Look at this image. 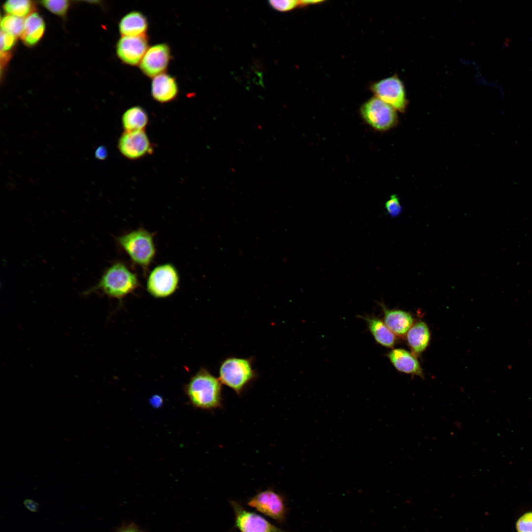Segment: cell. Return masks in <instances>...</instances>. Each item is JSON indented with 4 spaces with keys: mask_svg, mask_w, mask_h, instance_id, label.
Listing matches in <instances>:
<instances>
[{
    "mask_svg": "<svg viewBox=\"0 0 532 532\" xmlns=\"http://www.w3.org/2000/svg\"><path fill=\"white\" fill-rule=\"evenodd\" d=\"M430 332L428 326L420 321L413 325L406 333L407 343L416 354L422 353L428 347L430 340Z\"/></svg>",
    "mask_w": 532,
    "mask_h": 532,
    "instance_id": "18",
    "label": "cell"
},
{
    "mask_svg": "<svg viewBox=\"0 0 532 532\" xmlns=\"http://www.w3.org/2000/svg\"><path fill=\"white\" fill-rule=\"evenodd\" d=\"M516 528L518 532H532V512L521 516L517 522Z\"/></svg>",
    "mask_w": 532,
    "mask_h": 532,
    "instance_id": "26",
    "label": "cell"
},
{
    "mask_svg": "<svg viewBox=\"0 0 532 532\" xmlns=\"http://www.w3.org/2000/svg\"><path fill=\"white\" fill-rule=\"evenodd\" d=\"M383 312V321L396 335L404 336L413 325V318L408 312L399 309H388L383 303H379Z\"/></svg>",
    "mask_w": 532,
    "mask_h": 532,
    "instance_id": "14",
    "label": "cell"
},
{
    "mask_svg": "<svg viewBox=\"0 0 532 532\" xmlns=\"http://www.w3.org/2000/svg\"><path fill=\"white\" fill-rule=\"evenodd\" d=\"M139 286L136 274L122 262H116L108 267L98 283L84 292L88 295L100 292L111 298L121 299Z\"/></svg>",
    "mask_w": 532,
    "mask_h": 532,
    "instance_id": "1",
    "label": "cell"
},
{
    "mask_svg": "<svg viewBox=\"0 0 532 532\" xmlns=\"http://www.w3.org/2000/svg\"><path fill=\"white\" fill-rule=\"evenodd\" d=\"M148 48L146 35L121 36L116 44V54L121 62L127 65H139Z\"/></svg>",
    "mask_w": 532,
    "mask_h": 532,
    "instance_id": "12",
    "label": "cell"
},
{
    "mask_svg": "<svg viewBox=\"0 0 532 532\" xmlns=\"http://www.w3.org/2000/svg\"><path fill=\"white\" fill-rule=\"evenodd\" d=\"M118 148L130 160L141 158L153 152L152 145L144 130L125 131L119 137Z\"/></svg>",
    "mask_w": 532,
    "mask_h": 532,
    "instance_id": "10",
    "label": "cell"
},
{
    "mask_svg": "<svg viewBox=\"0 0 532 532\" xmlns=\"http://www.w3.org/2000/svg\"><path fill=\"white\" fill-rule=\"evenodd\" d=\"M16 36L10 33L1 30L0 32V51L5 52L14 45Z\"/></svg>",
    "mask_w": 532,
    "mask_h": 532,
    "instance_id": "27",
    "label": "cell"
},
{
    "mask_svg": "<svg viewBox=\"0 0 532 532\" xmlns=\"http://www.w3.org/2000/svg\"><path fill=\"white\" fill-rule=\"evenodd\" d=\"M178 92L176 79L171 75L165 72L153 78L151 94L157 101L160 103L171 101L176 98Z\"/></svg>",
    "mask_w": 532,
    "mask_h": 532,
    "instance_id": "13",
    "label": "cell"
},
{
    "mask_svg": "<svg viewBox=\"0 0 532 532\" xmlns=\"http://www.w3.org/2000/svg\"><path fill=\"white\" fill-rule=\"evenodd\" d=\"M323 1H324V0H300L299 1V6H306L307 5H310V4H318V3H321V2H323Z\"/></svg>",
    "mask_w": 532,
    "mask_h": 532,
    "instance_id": "30",
    "label": "cell"
},
{
    "mask_svg": "<svg viewBox=\"0 0 532 532\" xmlns=\"http://www.w3.org/2000/svg\"><path fill=\"white\" fill-rule=\"evenodd\" d=\"M25 20L23 18L8 15L3 17L0 22L1 30L9 33L15 36H21L24 28Z\"/></svg>",
    "mask_w": 532,
    "mask_h": 532,
    "instance_id": "22",
    "label": "cell"
},
{
    "mask_svg": "<svg viewBox=\"0 0 532 532\" xmlns=\"http://www.w3.org/2000/svg\"><path fill=\"white\" fill-rule=\"evenodd\" d=\"M385 208L389 215L395 217L399 215L402 211V207L399 202L398 197L393 195L385 203Z\"/></svg>",
    "mask_w": 532,
    "mask_h": 532,
    "instance_id": "25",
    "label": "cell"
},
{
    "mask_svg": "<svg viewBox=\"0 0 532 532\" xmlns=\"http://www.w3.org/2000/svg\"><path fill=\"white\" fill-rule=\"evenodd\" d=\"M148 28V22L146 17L138 11L128 12L119 23V31L122 36L145 35Z\"/></svg>",
    "mask_w": 532,
    "mask_h": 532,
    "instance_id": "16",
    "label": "cell"
},
{
    "mask_svg": "<svg viewBox=\"0 0 532 532\" xmlns=\"http://www.w3.org/2000/svg\"><path fill=\"white\" fill-rule=\"evenodd\" d=\"M45 28L44 21L37 13L31 14L25 19L21 38L26 44L34 45L43 36Z\"/></svg>",
    "mask_w": 532,
    "mask_h": 532,
    "instance_id": "19",
    "label": "cell"
},
{
    "mask_svg": "<svg viewBox=\"0 0 532 532\" xmlns=\"http://www.w3.org/2000/svg\"><path fill=\"white\" fill-rule=\"evenodd\" d=\"M171 58V50L167 44H156L148 48L139 64V68L145 75L153 78L165 73Z\"/></svg>",
    "mask_w": 532,
    "mask_h": 532,
    "instance_id": "9",
    "label": "cell"
},
{
    "mask_svg": "<svg viewBox=\"0 0 532 532\" xmlns=\"http://www.w3.org/2000/svg\"><path fill=\"white\" fill-rule=\"evenodd\" d=\"M184 390L190 402L196 408L211 410L222 406V384L205 368H201L191 378Z\"/></svg>",
    "mask_w": 532,
    "mask_h": 532,
    "instance_id": "2",
    "label": "cell"
},
{
    "mask_svg": "<svg viewBox=\"0 0 532 532\" xmlns=\"http://www.w3.org/2000/svg\"><path fill=\"white\" fill-rule=\"evenodd\" d=\"M268 2L272 8L281 12L289 11L299 6V0H271Z\"/></svg>",
    "mask_w": 532,
    "mask_h": 532,
    "instance_id": "24",
    "label": "cell"
},
{
    "mask_svg": "<svg viewBox=\"0 0 532 532\" xmlns=\"http://www.w3.org/2000/svg\"><path fill=\"white\" fill-rule=\"evenodd\" d=\"M119 532H138L137 530H136L135 529H125V530H122L121 531H119Z\"/></svg>",
    "mask_w": 532,
    "mask_h": 532,
    "instance_id": "31",
    "label": "cell"
},
{
    "mask_svg": "<svg viewBox=\"0 0 532 532\" xmlns=\"http://www.w3.org/2000/svg\"><path fill=\"white\" fill-rule=\"evenodd\" d=\"M41 3L50 11L60 16L66 14L69 6L68 1L66 0H45Z\"/></svg>",
    "mask_w": 532,
    "mask_h": 532,
    "instance_id": "23",
    "label": "cell"
},
{
    "mask_svg": "<svg viewBox=\"0 0 532 532\" xmlns=\"http://www.w3.org/2000/svg\"><path fill=\"white\" fill-rule=\"evenodd\" d=\"M253 359L229 357L220 363L219 379L224 384L240 395L245 388L257 376L253 368Z\"/></svg>",
    "mask_w": 532,
    "mask_h": 532,
    "instance_id": "4",
    "label": "cell"
},
{
    "mask_svg": "<svg viewBox=\"0 0 532 532\" xmlns=\"http://www.w3.org/2000/svg\"><path fill=\"white\" fill-rule=\"evenodd\" d=\"M360 114L363 120L374 130L388 131L398 122L397 110L378 98L373 97L363 104Z\"/></svg>",
    "mask_w": 532,
    "mask_h": 532,
    "instance_id": "5",
    "label": "cell"
},
{
    "mask_svg": "<svg viewBox=\"0 0 532 532\" xmlns=\"http://www.w3.org/2000/svg\"><path fill=\"white\" fill-rule=\"evenodd\" d=\"M362 318L366 321L377 343L385 347H393L396 342V335L384 321L374 316H365Z\"/></svg>",
    "mask_w": 532,
    "mask_h": 532,
    "instance_id": "17",
    "label": "cell"
},
{
    "mask_svg": "<svg viewBox=\"0 0 532 532\" xmlns=\"http://www.w3.org/2000/svg\"><path fill=\"white\" fill-rule=\"evenodd\" d=\"M32 1L29 0H9L4 5V10L9 15L22 18L32 9Z\"/></svg>",
    "mask_w": 532,
    "mask_h": 532,
    "instance_id": "21",
    "label": "cell"
},
{
    "mask_svg": "<svg viewBox=\"0 0 532 532\" xmlns=\"http://www.w3.org/2000/svg\"><path fill=\"white\" fill-rule=\"evenodd\" d=\"M24 504L29 510L33 512H36L38 507V503L31 499H25Z\"/></svg>",
    "mask_w": 532,
    "mask_h": 532,
    "instance_id": "29",
    "label": "cell"
},
{
    "mask_svg": "<svg viewBox=\"0 0 532 532\" xmlns=\"http://www.w3.org/2000/svg\"><path fill=\"white\" fill-rule=\"evenodd\" d=\"M107 157V151L104 146H100L95 151V157L100 160L105 159Z\"/></svg>",
    "mask_w": 532,
    "mask_h": 532,
    "instance_id": "28",
    "label": "cell"
},
{
    "mask_svg": "<svg viewBox=\"0 0 532 532\" xmlns=\"http://www.w3.org/2000/svg\"><path fill=\"white\" fill-rule=\"evenodd\" d=\"M387 357L393 366L398 371L422 377L423 371L418 360L415 355L401 348H395L390 351Z\"/></svg>",
    "mask_w": 532,
    "mask_h": 532,
    "instance_id": "15",
    "label": "cell"
},
{
    "mask_svg": "<svg viewBox=\"0 0 532 532\" xmlns=\"http://www.w3.org/2000/svg\"><path fill=\"white\" fill-rule=\"evenodd\" d=\"M179 281V272L172 264H160L149 273L146 281V289L155 298H166L176 291Z\"/></svg>",
    "mask_w": 532,
    "mask_h": 532,
    "instance_id": "6",
    "label": "cell"
},
{
    "mask_svg": "<svg viewBox=\"0 0 532 532\" xmlns=\"http://www.w3.org/2000/svg\"><path fill=\"white\" fill-rule=\"evenodd\" d=\"M116 240L132 262L147 272L156 254L154 233L138 228L119 236Z\"/></svg>",
    "mask_w": 532,
    "mask_h": 532,
    "instance_id": "3",
    "label": "cell"
},
{
    "mask_svg": "<svg viewBox=\"0 0 532 532\" xmlns=\"http://www.w3.org/2000/svg\"><path fill=\"white\" fill-rule=\"evenodd\" d=\"M235 515V526L241 532H287L264 518L247 511L238 502H231Z\"/></svg>",
    "mask_w": 532,
    "mask_h": 532,
    "instance_id": "11",
    "label": "cell"
},
{
    "mask_svg": "<svg viewBox=\"0 0 532 532\" xmlns=\"http://www.w3.org/2000/svg\"><path fill=\"white\" fill-rule=\"evenodd\" d=\"M247 504L279 522L285 520L287 508L284 499L271 489L259 492L249 499Z\"/></svg>",
    "mask_w": 532,
    "mask_h": 532,
    "instance_id": "8",
    "label": "cell"
},
{
    "mask_svg": "<svg viewBox=\"0 0 532 532\" xmlns=\"http://www.w3.org/2000/svg\"><path fill=\"white\" fill-rule=\"evenodd\" d=\"M122 122L125 131H143L148 123V116L142 107L133 106L124 112Z\"/></svg>",
    "mask_w": 532,
    "mask_h": 532,
    "instance_id": "20",
    "label": "cell"
},
{
    "mask_svg": "<svg viewBox=\"0 0 532 532\" xmlns=\"http://www.w3.org/2000/svg\"><path fill=\"white\" fill-rule=\"evenodd\" d=\"M370 90L374 97L390 105L395 110L404 112L407 106L404 85L397 75H393L373 83Z\"/></svg>",
    "mask_w": 532,
    "mask_h": 532,
    "instance_id": "7",
    "label": "cell"
}]
</instances>
